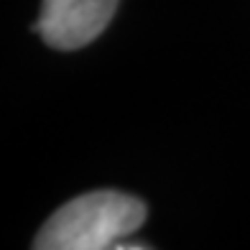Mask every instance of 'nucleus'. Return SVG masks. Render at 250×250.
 Masks as SVG:
<instances>
[{
	"instance_id": "2",
	"label": "nucleus",
	"mask_w": 250,
	"mask_h": 250,
	"mask_svg": "<svg viewBox=\"0 0 250 250\" xmlns=\"http://www.w3.org/2000/svg\"><path fill=\"white\" fill-rule=\"evenodd\" d=\"M118 0H43L33 33L59 51H74L92 43L112 21Z\"/></svg>"
},
{
	"instance_id": "1",
	"label": "nucleus",
	"mask_w": 250,
	"mask_h": 250,
	"mask_svg": "<svg viewBox=\"0 0 250 250\" xmlns=\"http://www.w3.org/2000/svg\"><path fill=\"white\" fill-rule=\"evenodd\" d=\"M146 204L123 191H89L62 204L39 230L36 250H115L146 222Z\"/></svg>"
}]
</instances>
